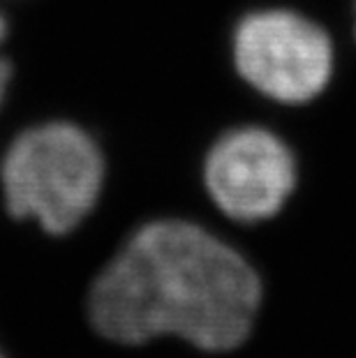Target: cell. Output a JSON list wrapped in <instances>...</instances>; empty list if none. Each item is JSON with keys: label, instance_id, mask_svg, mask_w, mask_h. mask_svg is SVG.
Instances as JSON below:
<instances>
[{"label": "cell", "instance_id": "cell-1", "mask_svg": "<svg viewBox=\"0 0 356 358\" xmlns=\"http://www.w3.org/2000/svg\"><path fill=\"white\" fill-rule=\"evenodd\" d=\"M262 306L259 266L213 231L178 217L139 227L88 294L90 324L104 340L143 345L176 338L208 356L243 349Z\"/></svg>", "mask_w": 356, "mask_h": 358}, {"label": "cell", "instance_id": "cell-2", "mask_svg": "<svg viewBox=\"0 0 356 358\" xmlns=\"http://www.w3.org/2000/svg\"><path fill=\"white\" fill-rule=\"evenodd\" d=\"M0 176L10 215L35 220L47 234L63 236L95 208L104 157L81 127L44 123L12 141Z\"/></svg>", "mask_w": 356, "mask_h": 358}, {"label": "cell", "instance_id": "cell-3", "mask_svg": "<svg viewBox=\"0 0 356 358\" xmlns=\"http://www.w3.org/2000/svg\"><path fill=\"white\" fill-rule=\"evenodd\" d=\"M234 63L255 90L285 104L315 100L333 74L327 30L290 10H262L234 30Z\"/></svg>", "mask_w": 356, "mask_h": 358}, {"label": "cell", "instance_id": "cell-4", "mask_svg": "<svg viewBox=\"0 0 356 358\" xmlns=\"http://www.w3.org/2000/svg\"><path fill=\"white\" fill-rule=\"evenodd\" d=\"M204 185L215 208L234 222H269L297 192V157L269 129L252 125L232 129L208 150Z\"/></svg>", "mask_w": 356, "mask_h": 358}, {"label": "cell", "instance_id": "cell-5", "mask_svg": "<svg viewBox=\"0 0 356 358\" xmlns=\"http://www.w3.org/2000/svg\"><path fill=\"white\" fill-rule=\"evenodd\" d=\"M5 37H7V24H5V19L0 17V49H3ZM10 77H12V65H10V60L3 56V51H0V104H3V97H5L7 83H10Z\"/></svg>", "mask_w": 356, "mask_h": 358}, {"label": "cell", "instance_id": "cell-6", "mask_svg": "<svg viewBox=\"0 0 356 358\" xmlns=\"http://www.w3.org/2000/svg\"><path fill=\"white\" fill-rule=\"evenodd\" d=\"M0 358H3V354H0Z\"/></svg>", "mask_w": 356, "mask_h": 358}]
</instances>
